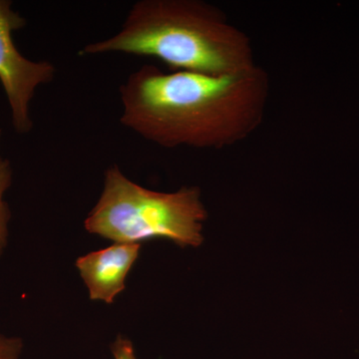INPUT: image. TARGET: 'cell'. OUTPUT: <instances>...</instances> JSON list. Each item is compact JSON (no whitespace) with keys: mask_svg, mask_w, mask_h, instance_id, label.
Listing matches in <instances>:
<instances>
[{"mask_svg":"<svg viewBox=\"0 0 359 359\" xmlns=\"http://www.w3.org/2000/svg\"><path fill=\"white\" fill-rule=\"evenodd\" d=\"M2 130L0 129V143ZM13 181V170L8 159L0 153V259L6 252L9 242V224L11 221V211L6 201L7 191L11 189Z\"/></svg>","mask_w":359,"mask_h":359,"instance_id":"cell-6","label":"cell"},{"mask_svg":"<svg viewBox=\"0 0 359 359\" xmlns=\"http://www.w3.org/2000/svg\"><path fill=\"white\" fill-rule=\"evenodd\" d=\"M269 95V75L259 65L211 76L145 65L120 86V122L160 147L219 150L259 129Z\"/></svg>","mask_w":359,"mask_h":359,"instance_id":"cell-1","label":"cell"},{"mask_svg":"<svg viewBox=\"0 0 359 359\" xmlns=\"http://www.w3.org/2000/svg\"><path fill=\"white\" fill-rule=\"evenodd\" d=\"M23 351L25 342L22 339L0 332V359H21Z\"/></svg>","mask_w":359,"mask_h":359,"instance_id":"cell-7","label":"cell"},{"mask_svg":"<svg viewBox=\"0 0 359 359\" xmlns=\"http://www.w3.org/2000/svg\"><path fill=\"white\" fill-rule=\"evenodd\" d=\"M208 218L198 187L158 192L132 181L118 165L104 173L102 192L84 219L91 235L121 244L164 238L182 248L204 241Z\"/></svg>","mask_w":359,"mask_h":359,"instance_id":"cell-3","label":"cell"},{"mask_svg":"<svg viewBox=\"0 0 359 359\" xmlns=\"http://www.w3.org/2000/svg\"><path fill=\"white\" fill-rule=\"evenodd\" d=\"M25 25V18L14 11L13 2L0 0V84L11 109L13 129L21 135L32 131V103L37 89L56 77L54 65L26 58L16 47L13 33Z\"/></svg>","mask_w":359,"mask_h":359,"instance_id":"cell-4","label":"cell"},{"mask_svg":"<svg viewBox=\"0 0 359 359\" xmlns=\"http://www.w3.org/2000/svg\"><path fill=\"white\" fill-rule=\"evenodd\" d=\"M123 53L158 59L174 72L211 76L256 67L250 37L203 0H139L119 32L86 44L84 55Z\"/></svg>","mask_w":359,"mask_h":359,"instance_id":"cell-2","label":"cell"},{"mask_svg":"<svg viewBox=\"0 0 359 359\" xmlns=\"http://www.w3.org/2000/svg\"><path fill=\"white\" fill-rule=\"evenodd\" d=\"M141 244L113 243L109 247L80 256L75 266L90 301L114 304L126 290L130 271L140 255Z\"/></svg>","mask_w":359,"mask_h":359,"instance_id":"cell-5","label":"cell"},{"mask_svg":"<svg viewBox=\"0 0 359 359\" xmlns=\"http://www.w3.org/2000/svg\"><path fill=\"white\" fill-rule=\"evenodd\" d=\"M113 359H138L133 342L128 337L118 334L110 346Z\"/></svg>","mask_w":359,"mask_h":359,"instance_id":"cell-8","label":"cell"}]
</instances>
